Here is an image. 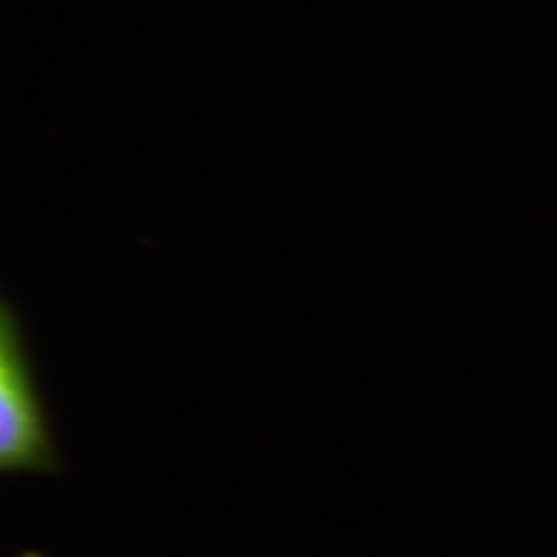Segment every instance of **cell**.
Returning a JSON list of instances; mask_svg holds the SVG:
<instances>
[{
  "mask_svg": "<svg viewBox=\"0 0 557 557\" xmlns=\"http://www.w3.org/2000/svg\"><path fill=\"white\" fill-rule=\"evenodd\" d=\"M57 455L41 418L20 314H0V465L4 471H50Z\"/></svg>",
  "mask_w": 557,
  "mask_h": 557,
  "instance_id": "1",
  "label": "cell"
}]
</instances>
